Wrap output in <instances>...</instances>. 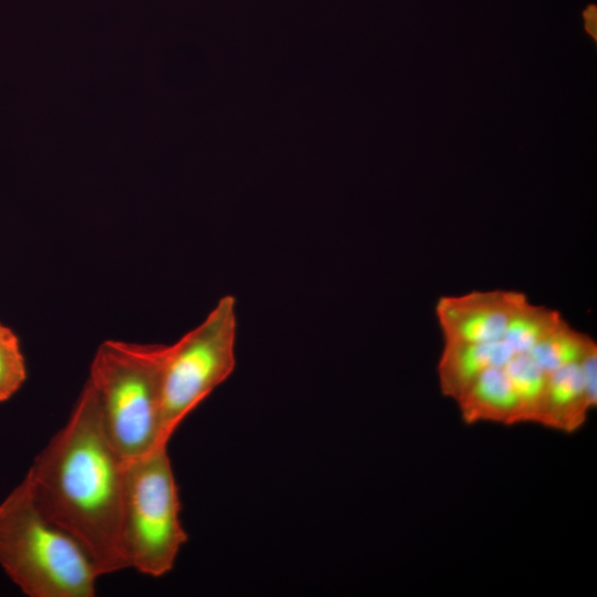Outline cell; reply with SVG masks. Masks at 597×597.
<instances>
[{"label":"cell","instance_id":"obj_3","mask_svg":"<svg viewBox=\"0 0 597 597\" xmlns=\"http://www.w3.org/2000/svg\"><path fill=\"white\" fill-rule=\"evenodd\" d=\"M0 566L29 597H93L100 577L81 546L39 512L24 479L0 503Z\"/></svg>","mask_w":597,"mask_h":597},{"label":"cell","instance_id":"obj_14","mask_svg":"<svg viewBox=\"0 0 597 597\" xmlns=\"http://www.w3.org/2000/svg\"><path fill=\"white\" fill-rule=\"evenodd\" d=\"M583 17L585 19L586 31L594 38V40H596V6H588L587 9L583 12Z\"/></svg>","mask_w":597,"mask_h":597},{"label":"cell","instance_id":"obj_12","mask_svg":"<svg viewBox=\"0 0 597 597\" xmlns=\"http://www.w3.org/2000/svg\"><path fill=\"white\" fill-rule=\"evenodd\" d=\"M564 317L557 310L527 300L512 318L503 341L515 355L526 354L547 336Z\"/></svg>","mask_w":597,"mask_h":597},{"label":"cell","instance_id":"obj_10","mask_svg":"<svg viewBox=\"0 0 597 597\" xmlns=\"http://www.w3.org/2000/svg\"><path fill=\"white\" fill-rule=\"evenodd\" d=\"M597 344L588 334L573 327L565 318L526 354L546 373L580 363Z\"/></svg>","mask_w":597,"mask_h":597},{"label":"cell","instance_id":"obj_9","mask_svg":"<svg viewBox=\"0 0 597 597\" xmlns=\"http://www.w3.org/2000/svg\"><path fill=\"white\" fill-rule=\"evenodd\" d=\"M467 423H520L519 401L504 365L483 371L455 400Z\"/></svg>","mask_w":597,"mask_h":597},{"label":"cell","instance_id":"obj_4","mask_svg":"<svg viewBox=\"0 0 597 597\" xmlns=\"http://www.w3.org/2000/svg\"><path fill=\"white\" fill-rule=\"evenodd\" d=\"M161 443L127 461L124 481L121 542L127 567L153 577L170 572L187 533L179 519L178 489Z\"/></svg>","mask_w":597,"mask_h":597},{"label":"cell","instance_id":"obj_15","mask_svg":"<svg viewBox=\"0 0 597 597\" xmlns=\"http://www.w3.org/2000/svg\"><path fill=\"white\" fill-rule=\"evenodd\" d=\"M10 331H11L10 327L6 326L4 324H2V323L0 322V334L8 333V332H10Z\"/></svg>","mask_w":597,"mask_h":597},{"label":"cell","instance_id":"obj_6","mask_svg":"<svg viewBox=\"0 0 597 597\" xmlns=\"http://www.w3.org/2000/svg\"><path fill=\"white\" fill-rule=\"evenodd\" d=\"M528 297L519 291H472L441 296L436 316L446 344H475L500 341Z\"/></svg>","mask_w":597,"mask_h":597},{"label":"cell","instance_id":"obj_13","mask_svg":"<svg viewBox=\"0 0 597 597\" xmlns=\"http://www.w3.org/2000/svg\"><path fill=\"white\" fill-rule=\"evenodd\" d=\"M27 367L18 336L0 334V402L10 399L24 384Z\"/></svg>","mask_w":597,"mask_h":597},{"label":"cell","instance_id":"obj_1","mask_svg":"<svg viewBox=\"0 0 597 597\" xmlns=\"http://www.w3.org/2000/svg\"><path fill=\"white\" fill-rule=\"evenodd\" d=\"M126 464L86 380L66 423L24 476L39 512L81 546L98 576L127 568L121 542Z\"/></svg>","mask_w":597,"mask_h":597},{"label":"cell","instance_id":"obj_2","mask_svg":"<svg viewBox=\"0 0 597 597\" xmlns=\"http://www.w3.org/2000/svg\"><path fill=\"white\" fill-rule=\"evenodd\" d=\"M168 345L107 339L90 366L104 430L126 460L161 443L163 371Z\"/></svg>","mask_w":597,"mask_h":597},{"label":"cell","instance_id":"obj_8","mask_svg":"<svg viewBox=\"0 0 597 597\" xmlns=\"http://www.w3.org/2000/svg\"><path fill=\"white\" fill-rule=\"evenodd\" d=\"M597 406L588 390L580 363L558 368L548 374L545 406L541 425L572 433L586 422L587 416Z\"/></svg>","mask_w":597,"mask_h":597},{"label":"cell","instance_id":"obj_5","mask_svg":"<svg viewBox=\"0 0 597 597\" xmlns=\"http://www.w3.org/2000/svg\"><path fill=\"white\" fill-rule=\"evenodd\" d=\"M237 329V301L224 295L200 324L168 345L161 406L166 440L234 370Z\"/></svg>","mask_w":597,"mask_h":597},{"label":"cell","instance_id":"obj_7","mask_svg":"<svg viewBox=\"0 0 597 597\" xmlns=\"http://www.w3.org/2000/svg\"><path fill=\"white\" fill-rule=\"evenodd\" d=\"M514 352L503 341L446 344L437 365L441 394L454 401L486 369L505 365Z\"/></svg>","mask_w":597,"mask_h":597},{"label":"cell","instance_id":"obj_11","mask_svg":"<svg viewBox=\"0 0 597 597\" xmlns=\"http://www.w3.org/2000/svg\"><path fill=\"white\" fill-rule=\"evenodd\" d=\"M504 368L519 401L520 423L541 425L548 373L542 369L527 354L514 355L504 365Z\"/></svg>","mask_w":597,"mask_h":597}]
</instances>
